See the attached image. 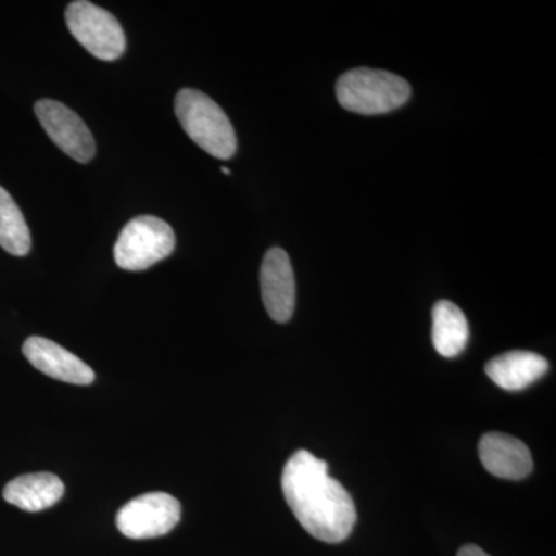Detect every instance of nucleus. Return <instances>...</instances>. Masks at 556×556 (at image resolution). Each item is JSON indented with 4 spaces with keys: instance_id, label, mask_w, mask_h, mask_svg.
I'll return each mask as SVG.
<instances>
[{
    "instance_id": "nucleus-1",
    "label": "nucleus",
    "mask_w": 556,
    "mask_h": 556,
    "mask_svg": "<svg viewBox=\"0 0 556 556\" xmlns=\"http://www.w3.org/2000/svg\"><path fill=\"white\" fill-rule=\"evenodd\" d=\"M281 490L300 526L316 540L338 544L353 532L357 521L353 497L313 453L299 450L289 457Z\"/></svg>"
},
{
    "instance_id": "nucleus-16",
    "label": "nucleus",
    "mask_w": 556,
    "mask_h": 556,
    "mask_svg": "<svg viewBox=\"0 0 556 556\" xmlns=\"http://www.w3.org/2000/svg\"><path fill=\"white\" fill-rule=\"evenodd\" d=\"M223 174L230 175V170L226 169V167H222Z\"/></svg>"
},
{
    "instance_id": "nucleus-13",
    "label": "nucleus",
    "mask_w": 556,
    "mask_h": 556,
    "mask_svg": "<svg viewBox=\"0 0 556 556\" xmlns=\"http://www.w3.org/2000/svg\"><path fill=\"white\" fill-rule=\"evenodd\" d=\"M431 317H433L431 339H433L434 350L444 357L459 356L466 350L468 336H470L466 314L455 303L441 300L434 305Z\"/></svg>"
},
{
    "instance_id": "nucleus-11",
    "label": "nucleus",
    "mask_w": 556,
    "mask_h": 556,
    "mask_svg": "<svg viewBox=\"0 0 556 556\" xmlns=\"http://www.w3.org/2000/svg\"><path fill=\"white\" fill-rule=\"evenodd\" d=\"M548 371V362L532 351H508L493 357L485 365L492 382L507 391H521L543 378Z\"/></svg>"
},
{
    "instance_id": "nucleus-6",
    "label": "nucleus",
    "mask_w": 556,
    "mask_h": 556,
    "mask_svg": "<svg viewBox=\"0 0 556 556\" xmlns=\"http://www.w3.org/2000/svg\"><path fill=\"white\" fill-rule=\"evenodd\" d=\"M181 519V504L164 492L146 493L129 501L116 515V527L130 540L167 535Z\"/></svg>"
},
{
    "instance_id": "nucleus-15",
    "label": "nucleus",
    "mask_w": 556,
    "mask_h": 556,
    "mask_svg": "<svg viewBox=\"0 0 556 556\" xmlns=\"http://www.w3.org/2000/svg\"><path fill=\"white\" fill-rule=\"evenodd\" d=\"M457 556H490L486 552L482 551L481 547L475 546V544H467L457 552Z\"/></svg>"
},
{
    "instance_id": "nucleus-9",
    "label": "nucleus",
    "mask_w": 556,
    "mask_h": 556,
    "mask_svg": "<svg viewBox=\"0 0 556 556\" xmlns=\"http://www.w3.org/2000/svg\"><path fill=\"white\" fill-rule=\"evenodd\" d=\"M25 358L43 375L73 386H90L94 371L68 350L46 338H30L22 346Z\"/></svg>"
},
{
    "instance_id": "nucleus-3",
    "label": "nucleus",
    "mask_w": 556,
    "mask_h": 556,
    "mask_svg": "<svg viewBox=\"0 0 556 556\" xmlns=\"http://www.w3.org/2000/svg\"><path fill=\"white\" fill-rule=\"evenodd\" d=\"M339 104L358 115H383L405 104L412 87L401 76L383 70L354 68L340 76Z\"/></svg>"
},
{
    "instance_id": "nucleus-7",
    "label": "nucleus",
    "mask_w": 556,
    "mask_h": 556,
    "mask_svg": "<svg viewBox=\"0 0 556 556\" xmlns=\"http://www.w3.org/2000/svg\"><path fill=\"white\" fill-rule=\"evenodd\" d=\"M35 112L43 130L65 155L78 163L93 160L97 153L93 135L72 109L54 100H40Z\"/></svg>"
},
{
    "instance_id": "nucleus-4",
    "label": "nucleus",
    "mask_w": 556,
    "mask_h": 556,
    "mask_svg": "<svg viewBox=\"0 0 556 556\" xmlns=\"http://www.w3.org/2000/svg\"><path fill=\"white\" fill-rule=\"evenodd\" d=\"M177 239L169 223L152 215L131 218L121 230L113 255L121 269L146 270L174 252Z\"/></svg>"
},
{
    "instance_id": "nucleus-2",
    "label": "nucleus",
    "mask_w": 556,
    "mask_h": 556,
    "mask_svg": "<svg viewBox=\"0 0 556 556\" xmlns=\"http://www.w3.org/2000/svg\"><path fill=\"white\" fill-rule=\"evenodd\" d=\"M175 113L188 137L208 155L218 160H229L236 155V130L228 115L203 91H179L175 98Z\"/></svg>"
},
{
    "instance_id": "nucleus-8",
    "label": "nucleus",
    "mask_w": 556,
    "mask_h": 556,
    "mask_svg": "<svg viewBox=\"0 0 556 556\" xmlns=\"http://www.w3.org/2000/svg\"><path fill=\"white\" fill-rule=\"evenodd\" d=\"M260 287L269 317L278 324L291 320L295 308V278L283 249L273 248L266 252L260 269Z\"/></svg>"
},
{
    "instance_id": "nucleus-10",
    "label": "nucleus",
    "mask_w": 556,
    "mask_h": 556,
    "mask_svg": "<svg viewBox=\"0 0 556 556\" xmlns=\"http://www.w3.org/2000/svg\"><path fill=\"white\" fill-rule=\"evenodd\" d=\"M479 459L493 477L521 481L533 470V459L525 442L504 433H486L478 445Z\"/></svg>"
},
{
    "instance_id": "nucleus-12",
    "label": "nucleus",
    "mask_w": 556,
    "mask_h": 556,
    "mask_svg": "<svg viewBox=\"0 0 556 556\" xmlns=\"http://www.w3.org/2000/svg\"><path fill=\"white\" fill-rule=\"evenodd\" d=\"M64 482L56 475L30 473L10 481L3 489V500L21 510L36 514L53 507L64 496Z\"/></svg>"
},
{
    "instance_id": "nucleus-5",
    "label": "nucleus",
    "mask_w": 556,
    "mask_h": 556,
    "mask_svg": "<svg viewBox=\"0 0 556 556\" xmlns=\"http://www.w3.org/2000/svg\"><path fill=\"white\" fill-rule=\"evenodd\" d=\"M68 30L91 56L102 61H115L126 51V35L118 20L108 10L76 0L65 11Z\"/></svg>"
},
{
    "instance_id": "nucleus-14",
    "label": "nucleus",
    "mask_w": 556,
    "mask_h": 556,
    "mask_svg": "<svg viewBox=\"0 0 556 556\" xmlns=\"http://www.w3.org/2000/svg\"><path fill=\"white\" fill-rule=\"evenodd\" d=\"M0 248L16 257H24L31 249L30 229L24 214L2 186H0Z\"/></svg>"
}]
</instances>
